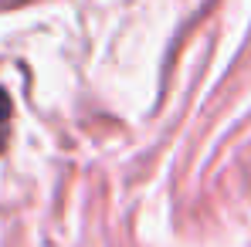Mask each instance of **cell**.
Returning <instances> with one entry per match:
<instances>
[{
    "label": "cell",
    "instance_id": "6da1fadb",
    "mask_svg": "<svg viewBox=\"0 0 251 247\" xmlns=\"http://www.w3.org/2000/svg\"><path fill=\"white\" fill-rule=\"evenodd\" d=\"M7 125H10V98L0 91V149H3V139H7Z\"/></svg>",
    "mask_w": 251,
    "mask_h": 247
}]
</instances>
